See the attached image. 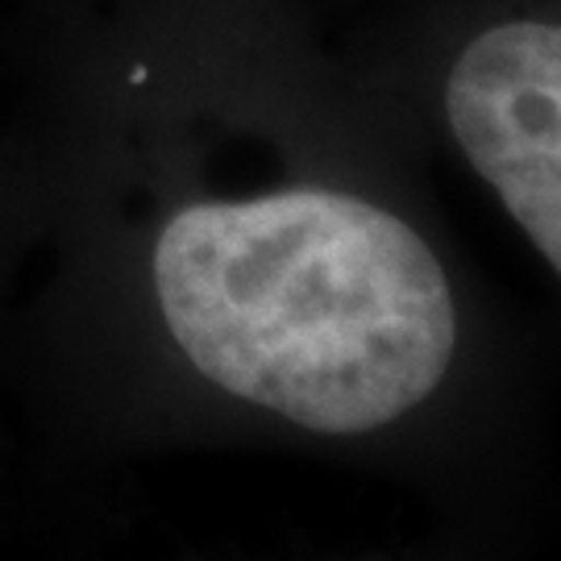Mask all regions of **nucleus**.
I'll list each match as a JSON object with an SVG mask.
<instances>
[{"label":"nucleus","mask_w":561,"mask_h":561,"mask_svg":"<svg viewBox=\"0 0 561 561\" xmlns=\"http://www.w3.org/2000/svg\"><path fill=\"white\" fill-rule=\"evenodd\" d=\"M150 279L167 333L225 396L354 437L433 400L461 350L437 245L341 183H275L175 208Z\"/></svg>","instance_id":"nucleus-1"}]
</instances>
